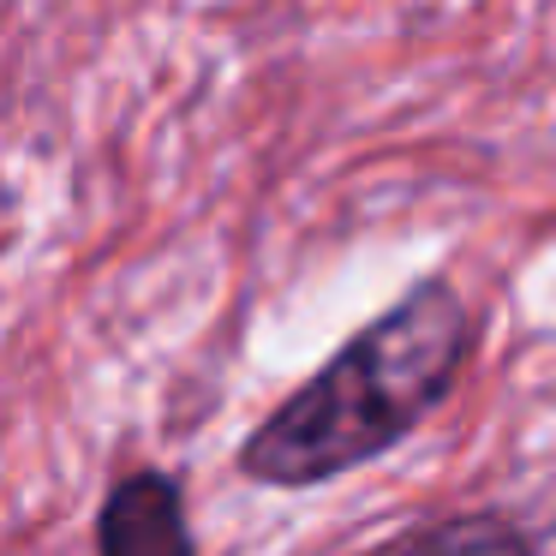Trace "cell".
Instances as JSON below:
<instances>
[{"label":"cell","mask_w":556,"mask_h":556,"mask_svg":"<svg viewBox=\"0 0 556 556\" xmlns=\"http://www.w3.org/2000/svg\"><path fill=\"white\" fill-rule=\"evenodd\" d=\"M97 556H198L180 484L156 467L126 472L97 515Z\"/></svg>","instance_id":"2"},{"label":"cell","mask_w":556,"mask_h":556,"mask_svg":"<svg viewBox=\"0 0 556 556\" xmlns=\"http://www.w3.org/2000/svg\"><path fill=\"white\" fill-rule=\"evenodd\" d=\"M365 556H532V539L496 508H472V515H443V520H425V527H407Z\"/></svg>","instance_id":"3"},{"label":"cell","mask_w":556,"mask_h":556,"mask_svg":"<svg viewBox=\"0 0 556 556\" xmlns=\"http://www.w3.org/2000/svg\"><path fill=\"white\" fill-rule=\"evenodd\" d=\"M467 353L472 305L448 281H419L245 437L240 472L276 491H305L389 455L443 407Z\"/></svg>","instance_id":"1"}]
</instances>
